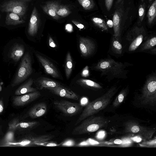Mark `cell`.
I'll list each match as a JSON object with an SVG mask.
<instances>
[{
    "instance_id": "obj_1",
    "label": "cell",
    "mask_w": 156,
    "mask_h": 156,
    "mask_svg": "<svg viewBox=\"0 0 156 156\" xmlns=\"http://www.w3.org/2000/svg\"><path fill=\"white\" fill-rule=\"evenodd\" d=\"M127 63L116 61L111 58L100 60L95 65V69L100 72L101 76H105L109 80L114 79H126L128 71Z\"/></svg>"
},
{
    "instance_id": "obj_2",
    "label": "cell",
    "mask_w": 156,
    "mask_h": 156,
    "mask_svg": "<svg viewBox=\"0 0 156 156\" xmlns=\"http://www.w3.org/2000/svg\"><path fill=\"white\" fill-rule=\"evenodd\" d=\"M117 89L116 87H112L103 96L89 103L76 121L75 125L105 108L110 103Z\"/></svg>"
},
{
    "instance_id": "obj_3",
    "label": "cell",
    "mask_w": 156,
    "mask_h": 156,
    "mask_svg": "<svg viewBox=\"0 0 156 156\" xmlns=\"http://www.w3.org/2000/svg\"><path fill=\"white\" fill-rule=\"evenodd\" d=\"M73 130L72 134L79 135L95 132L107 125L108 121L102 116L91 115L85 119Z\"/></svg>"
},
{
    "instance_id": "obj_4",
    "label": "cell",
    "mask_w": 156,
    "mask_h": 156,
    "mask_svg": "<svg viewBox=\"0 0 156 156\" xmlns=\"http://www.w3.org/2000/svg\"><path fill=\"white\" fill-rule=\"evenodd\" d=\"M55 137L51 134L38 135L34 133L24 134L14 140L8 146L31 147L38 146L39 143L51 140Z\"/></svg>"
},
{
    "instance_id": "obj_5",
    "label": "cell",
    "mask_w": 156,
    "mask_h": 156,
    "mask_svg": "<svg viewBox=\"0 0 156 156\" xmlns=\"http://www.w3.org/2000/svg\"><path fill=\"white\" fill-rule=\"evenodd\" d=\"M142 103L154 106L156 102V76L154 74L147 80L142 90Z\"/></svg>"
},
{
    "instance_id": "obj_6",
    "label": "cell",
    "mask_w": 156,
    "mask_h": 156,
    "mask_svg": "<svg viewBox=\"0 0 156 156\" xmlns=\"http://www.w3.org/2000/svg\"><path fill=\"white\" fill-rule=\"evenodd\" d=\"M32 71L31 57L27 52L22 59L15 77L11 84V87H15L23 82L31 74Z\"/></svg>"
},
{
    "instance_id": "obj_7",
    "label": "cell",
    "mask_w": 156,
    "mask_h": 156,
    "mask_svg": "<svg viewBox=\"0 0 156 156\" xmlns=\"http://www.w3.org/2000/svg\"><path fill=\"white\" fill-rule=\"evenodd\" d=\"M147 36L146 31L143 26L133 27L126 36V39L129 43V51L132 52L135 51Z\"/></svg>"
},
{
    "instance_id": "obj_8",
    "label": "cell",
    "mask_w": 156,
    "mask_h": 156,
    "mask_svg": "<svg viewBox=\"0 0 156 156\" xmlns=\"http://www.w3.org/2000/svg\"><path fill=\"white\" fill-rule=\"evenodd\" d=\"M126 133L136 134L144 140L150 139L155 131V129L140 126L137 122L129 121L125 123Z\"/></svg>"
},
{
    "instance_id": "obj_9",
    "label": "cell",
    "mask_w": 156,
    "mask_h": 156,
    "mask_svg": "<svg viewBox=\"0 0 156 156\" xmlns=\"http://www.w3.org/2000/svg\"><path fill=\"white\" fill-rule=\"evenodd\" d=\"M26 2L23 0H10L5 2L0 5L2 12H11L17 14L22 18L26 14Z\"/></svg>"
},
{
    "instance_id": "obj_10",
    "label": "cell",
    "mask_w": 156,
    "mask_h": 156,
    "mask_svg": "<svg viewBox=\"0 0 156 156\" xmlns=\"http://www.w3.org/2000/svg\"><path fill=\"white\" fill-rule=\"evenodd\" d=\"M55 107L66 116H72L78 114L82 108L79 103L66 100H56L54 102Z\"/></svg>"
},
{
    "instance_id": "obj_11",
    "label": "cell",
    "mask_w": 156,
    "mask_h": 156,
    "mask_svg": "<svg viewBox=\"0 0 156 156\" xmlns=\"http://www.w3.org/2000/svg\"><path fill=\"white\" fill-rule=\"evenodd\" d=\"M40 125V123L36 121L20 122L19 119L15 118L9 123V131H19L23 132H29Z\"/></svg>"
},
{
    "instance_id": "obj_12",
    "label": "cell",
    "mask_w": 156,
    "mask_h": 156,
    "mask_svg": "<svg viewBox=\"0 0 156 156\" xmlns=\"http://www.w3.org/2000/svg\"><path fill=\"white\" fill-rule=\"evenodd\" d=\"M40 92L37 91L14 97L13 104L15 106H23L35 100L41 96Z\"/></svg>"
},
{
    "instance_id": "obj_13",
    "label": "cell",
    "mask_w": 156,
    "mask_h": 156,
    "mask_svg": "<svg viewBox=\"0 0 156 156\" xmlns=\"http://www.w3.org/2000/svg\"><path fill=\"white\" fill-rule=\"evenodd\" d=\"M44 89L48 90L52 93L61 97L76 100L79 98L78 95L71 90L62 86Z\"/></svg>"
},
{
    "instance_id": "obj_14",
    "label": "cell",
    "mask_w": 156,
    "mask_h": 156,
    "mask_svg": "<svg viewBox=\"0 0 156 156\" xmlns=\"http://www.w3.org/2000/svg\"><path fill=\"white\" fill-rule=\"evenodd\" d=\"M79 46L81 53L84 57L91 55L95 48L94 42L90 39L85 37H81L80 38Z\"/></svg>"
},
{
    "instance_id": "obj_15",
    "label": "cell",
    "mask_w": 156,
    "mask_h": 156,
    "mask_svg": "<svg viewBox=\"0 0 156 156\" xmlns=\"http://www.w3.org/2000/svg\"><path fill=\"white\" fill-rule=\"evenodd\" d=\"M123 10L122 8H117L114 13L113 24V36L119 39L121 35V25L123 15Z\"/></svg>"
},
{
    "instance_id": "obj_16",
    "label": "cell",
    "mask_w": 156,
    "mask_h": 156,
    "mask_svg": "<svg viewBox=\"0 0 156 156\" xmlns=\"http://www.w3.org/2000/svg\"><path fill=\"white\" fill-rule=\"evenodd\" d=\"M36 55L47 74L54 78H57L59 77L58 71L50 61L39 54H37Z\"/></svg>"
},
{
    "instance_id": "obj_17",
    "label": "cell",
    "mask_w": 156,
    "mask_h": 156,
    "mask_svg": "<svg viewBox=\"0 0 156 156\" xmlns=\"http://www.w3.org/2000/svg\"><path fill=\"white\" fill-rule=\"evenodd\" d=\"M39 24L38 12L35 7H34L30 17L28 33L31 36H34L37 33Z\"/></svg>"
},
{
    "instance_id": "obj_18",
    "label": "cell",
    "mask_w": 156,
    "mask_h": 156,
    "mask_svg": "<svg viewBox=\"0 0 156 156\" xmlns=\"http://www.w3.org/2000/svg\"><path fill=\"white\" fill-rule=\"evenodd\" d=\"M47 110V105L44 102L37 103L34 105L28 112L29 116L32 118H36L44 115Z\"/></svg>"
},
{
    "instance_id": "obj_19",
    "label": "cell",
    "mask_w": 156,
    "mask_h": 156,
    "mask_svg": "<svg viewBox=\"0 0 156 156\" xmlns=\"http://www.w3.org/2000/svg\"><path fill=\"white\" fill-rule=\"evenodd\" d=\"M35 84L37 88L39 90L61 86L58 82L46 77H42L37 79Z\"/></svg>"
},
{
    "instance_id": "obj_20",
    "label": "cell",
    "mask_w": 156,
    "mask_h": 156,
    "mask_svg": "<svg viewBox=\"0 0 156 156\" xmlns=\"http://www.w3.org/2000/svg\"><path fill=\"white\" fill-rule=\"evenodd\" d=\"M33 83V80L31 78H30L16 89L15 92V94L20 95L37 91L36 88L32 87Z\"/></svg>"
},
{
    "instance_id": "obj_21",
    "label": "cell",
    "mask_w": 156,
    "mask_h": 156,
    "mask_svg": "<svg viewBox=\"0 0 156 156\" xmlns=\"http://www.w3.org/2000/svg\"><path fill=\"white\" fill-rule=\"evenodd\" d=\"M25 22L22 18L15 13L8 12L6 16L5 23L7 25H16Z\"/></svg>"
},
{
    "instance_id": "obj_22",
    "label": "cell",
    "mask_w": 156,
    "mask_h": 156,
    "mask_svg": "<svg viewBox=\"0 0 156 156\" xmlns=\"http://www.w3.org/2000/svg\"><path fill=\"white\" fill-rule=\"evenodd\" d=\"M52 7L58 16L66 17L71 13L69 9L66 6L61 5L55 2H51Z\"/></svg>"
},
{
    "instance_id": "obj_23",
    "label": "cell",
    "mask_w": 156,
    "mask_h": 156,
    "mask_svg": "<svg viewBox=\"0 0 156 156\" xmlns=\"http://www.w3.org/2000/svg\"><path fill=\"white\" fill-rule=\"evenodd\" d=\"M24 48L23 45L17 44L13 47L10 54V58L15 61H18L23 55Z\"/></svg>"
},
{
    "instance_id": "obj_24",
    "label": "cell",
    "mask_w": 156,
    "mask_h": 156,
    "mask_svg": "<svg viewBox=\"0 0 156 156\" xmlns=\"http://www.w3.org/2000/svg\"><path fill=\"white\" fill-rule=\"evenodd\" d=\"M77 82L82 87L93 90H98L102 88L100 84L89 79H80L77 81Z\"/></svg>"
},
{
    "instance_id": "obj_25",
    "label": "cell",
    "mask_w": 156,
    "mask_h": 156,
    "mask_svg": "<svg viewBox=\"0 0 156 156\" xmlns=\"http://www.w3.org/2000/svg\"><path fill=\"white\" fill-rule=\"evenodd\" d=\"M156 16V0L151 5L148 11L147 17L148 23L151 25L154 22Z\"/></svg>"
},
{
    "instance_id": "obj_26",
    "label": "cell",
    "mask_w": 156,
    "mask_h": 156,
    "mask_svg": "<svg viewBox=\"0 0 156 156\" xmlns=\"http://www.w3.org/2000/svg\"><path fill=\"white\" fill-rule=\"evenodd\" d=\"M72 68V59L70 54L69 52L66 55L65 65V73L67 79H68L71 75Z\"/></svg>"
},
{
    "instance_id": "obj_27",
    "label": "cell",
    "mask_w": 156,
    "mask_h": 156,
    "mask_svg": "<svg viewBox=\"0 0 156 156\" xmlns=\"http://www.w3.org/2000/svg\"><path fill=\"white\" fill-rule=\"evenodd\" d=\"M42 8L45 13L52 17L54 19L58 20L60 18V16L56 14L53 9L51 2L47 3Z\"/></svg>"
},
{
    "instance_id": "obj_28",
    "label": "cell",
    "mask_w": 156,
    "mask_h": 156,
    "mask_svg": "<svg viewBox=\"0 0 156 156\" xmlns=\"http://www.w3.org/2000/svg\"><path fill=\"white\" fill-rule=\"evenodd\" d=\"M156 45V37L153 36L148 38L142 45L140 49L144 51L151 49Z\"/></svg>"
},
{
    "instance_id": "obj_29",
    "label": "cell",
    "mask_w": 156,
    "mask_h": 156,
    "mask_svg": "<svg viewBox=\"0 0 156 156\" xmlns=\"http://www.w3.org/2000/svg\"><path fill=\"white\" fill-rule=\"evenodd\" d=\"M119 38L113 36L112 42V48L113 51L118 54H121L122 52V46Z\"/></svg>"
},
{
    "instance_id": "obj_30",
    "label": "cell",
    "mask_w": 156,
    "mask_h": 156,
    "mask_svg": "<svg viewBox=\"0 0 156 156\" xmlns=\"http://www.w3.org/2000/svg\"><path fill=\"white\" fill-rule=\"evenodd\" d=\"M127 87L121 91L113 101V105L114 107L118 106L123 102L127 95Z\"/></svg>"
},
{
    "instance_id": "obj_31",
    "label": "cell",
    "mask_w": 156,
    "mask_h": 156,
    "mask_svg": "<svg viewBox=\"0 0 156 156\" xmlns=\"http://www.w3.org/2000/svg\"><path fill=\"white\" fill-rule=\"evenodd\" d=\"M91 20L94 24L103 31H107L108 27L106 23L103 19L97 17H94Z\"/></svg>"
},
{
    "instance_id": "obj_32",
    "label": "cell",
    "mask_w": 156,
    "mask_h": 156,
    "mask_svg": "<svg viewBox=\"0 0 156 156\" xmlns=\"http://www.w3.org/2000/svg\"><path fill=\"white\" fill-rule=\"evenodd\" d=\"M80 4L86 10H90L94 7L95 4L93 0H77Z\"/></svg>"
},
{
    "instance_id": "obj_33",
    "label": "cell",
    "mask_w": 156,
    "mask_h": 156,
    "mask_svg": "<svg viewBox=\"0 0 156 156\" xmlns=\"http://www.w3.org/2000/svg\"><path fill=\"white\" fill-rule=\"evenodd\" d=\"M146 6L145 3L144 2L141 4L138 8L139 19L138 24L139 26L140 25L144 17Z\"/></svg>"
},
{
    "instance_id": "obj_34",
    "label": "cell",
    "mask_w": 156,
    "mask_h": 156,
    "mask_svg": "<svg viewBox=\"0 0 156 156\" xmlns=\"http://www.w3.org/2000/svg\"><path fill=\"white\" fill-rule=\"evenodd\" d=\"M57 145V144L55 142L50 140L44 142L39 143L38 146L53 147L56 146Z\"/></svg>"
},
{
    "instance_id": "obj_35",
    "label": "cell",
    "mask_w": 156,
    "mask_h": 156,
    "mask_svg": "<svg viewBox=\"0 0 156 156\" xmlns=\"http://www.w3.org/2000/svg\"><path fill=\"white\" fill-rule=\"evenodd\" d=\"M113 0H105V6L108 11H109L112 5Z\"/></svg>"
},
{
    "instance_id": "obj_36",
    "label": "cell",
    "mask_w": 156,
    "mask_h": 156,
    "mask_svg": "<svg viewBox=\"0 0 156 156\" xmlns=\"http://www.w3.org/2000/svg\"><path fill=\"white\" fill-rule=\"evenodd\" d=\"M89 72L88 67L86 66L82 71L81 76L83 77H87L89 75Z\"/></svg>"
},
{
    "instance_id": "obj_37",
    "label": "cell",
    "mask_w": 156,
    "mask_h": 156,
    "mask_svg": "<svg viewBox=\"0 0 156 156\" xmlns=\"http://www.w3.org/2000/svg\"><path fill=\"white\" fill-rule=\"evenodd\" d=\"M48 40L49 44L50 46L53 48H55L57 47L56 44L51 36L49 37Z\"/></svg>"
},
{
    "instance_id": "obj_38",
    "label": "cell",
    "mask_w": 156,
    "mask_h": 156,
    "mask_svg": "<svg viewBox=\"0 0 156 156\" xmlns=\"http://www.w3.org/2000/svg\"><path fill=\"white\" fill-rule=\"evenodd\" d=\"M72 22L80 29H83L84 27V26L82 24H81L77 21L73 20Z\"/></svg>"
},
{
    "instance_id": "obj_39",
    "label": "cell",
    "mask_w": 156,
    "mask_h": 156,
    "mask_svg": "<svg viewBox=\"0 0 156 156\" xmlns=\"http://www.w3.org/2000/svg\"><path fill=\"white\" fill-rule=\"evenodd\" d=\"M4 110V104L3 101L0 99V114L2 113Z\"/></svg>"
},
{
    "instance_id": "obj_40",
    "label": "cell",
    "mask_w": 156,
    "mask_h": 156,
    "mask_svg": "<svg viewBox=\"0 0 156 156\" xmlns=\"http://www.w3.org/2000/svg\"><path fill=\"white\" fill-rule=\"evenodd\" d=\"M114 143L116 144H120L122 143V141L120 139H117L114 140Z\"/></svg>"
},
{
    "instance_id": "obj_41",
    "label": "cell",
    "mask_w": 156,
    "mask_h": 156,
    "mask_svg": "<svg viewBox=\"0 0 156 156\" xmlns=\"http://www.w3.org/2000/svg\"><path fill=\"white\" fill-rule=\"evenodd\" d=\"M107 25L108 27H113V24L112 21L111 20H108L107 21Z\"/></svg>"
},
{
    "instance_id": "obj_42",
    "label": "cell",
    "mask_w": 156,
    "mask_h": 156,
    "mask_svg": "<svg viewBox=\"0 0 156 156\" xmlns=\"http://www.w3.org/2000/svg\"><path fill=\"white\" fill-rule=\"evenodd\" d=\"M156 48H153L152 50H151V51L152 53H154V54H156Z\"/></svg>"
},
{
    "instance_id": "obj_43",
    "label": "cell",
    "mask_w": 156,
    "mask_h": 156,
    "mask_svg": "<svg viewBox=\"0 0 156 156\" xmlns=\"http://www.w3.org/2000/svg\"><path fill=\"white\" fill-rule=\"evenodd\" d=\"M122 1V0H117L116 2V4L117 5V4H119V3H120V2Z\"/></svg>"
},
{
    "instance_id": "obj_44",
    "label": "cell",
    "mask_w": 156,
    "mask_h": 156,
    "mask_svg": "<svg viewBox=\"0 0 156 156\" xmlns=\"http://www.w3.org/2000/svg\"><path fill=\"white\" fill-rule=\"evenodd\" d=\"M2 129L1 127H0V135L2 134Z\"/></svg>"
},
{
    "instance_id": "obj_45",
    "label": "cell",
    "mask_w": 156,
    "mask_h": 156,
    "mask_svg": "<svg viewBox=\"0 0 156 156\" xmlns=\"http://www.w3.org/2000/svg\"><path fill=\"white\" fill-rule=\"evenodd\" d=\"M23 1L27 2V1H30L31 0H23Z\"/></svg>"
},
{
    "instance_id": "obj_46",
    "label": "cell",
    "mask_w": 156,
    "mask_h": 156,
    "mask_svg": "<svg viewBox=\"0 0 156 156\" xmlns=\"http://www.w3.org/2000/svg\"><path fill=\"white\" fill-rule=\"evenodd\" d=\"M152 1H153V0H148V1H149V2H151Z\"/></svg>"
},
{
    "instance_id": "obj_47",
    "label": "cell",
    "mask_w": 156,
    "mask_h": 156,
    "mask_svg": "<svg viewBox=\"0 0 156 156\" xmlns=\"http://www.w3.org/2000/svg\"><path fill=\"white\" fill-rule=\"evenodd\" d=\"M2 90V87L0 86V91H1Z\"/></svg>"
},
{
    "instance_id": "obj_48",
    "label": "cell",
    "mask_w": 156,
    "mask_h": 156,
    "mask_svg": "<svg viewBox=\"0 0 156 156\" xmlns=\"http://www.w3.org/2000/svg\"><path fill=\"white\" fill-rule=\"evenodd\" d=\"M142 2H143L144 1V0H141Z\"/></svg>"
}]
</instances>
